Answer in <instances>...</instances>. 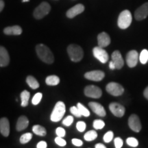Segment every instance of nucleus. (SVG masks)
<instances>
[{"mask_svg":"<svg viewBox=\"0 0 148 148\" xmlns=\"http://www.w3.org/2000/svg\"><path fill=\"white\" fill-rule=\"evenodd\" d=\"M36 51L38 58L42 62L47 64L53 63L54 56L49 47L43 44H38L36 46Z\"/></svg>","mask_w":148,"mask_h":148,"instance_id":"1","label":"nucleus"},{"mask_svg":"<svg viewBox=\"0 0 148 148\" xmlns=\"http://www.w3.org/2000/svg\"><path fill=\"white\" fill-rule=\"evenodd\" d=\"M67 53L69 58L73 62H79L84 56V51L82 48L76 44H71L68 46Z\"/></svg>","mask_w":148,"mask_h":148,"instance_id":"2","label":"nucleus"},{"mask_svg":"<svg viewBox=\"0 0 148 148\" xmlns=\"http://www.w3.org/2000/svg\"><path fill=\"white\" fill-rule=\"evenodd\" d=\"M65 104L63 101H59L56 103L54 108L51 114L50 119L53 122H58L62 119L65 114Z\"/></svg>","mask_w":148,"mask_h":148,"instance_id":"3","label":"nucleus"},{"mask_svg":"<svg viewBox=\"0 0 148 148\" xmlns=\"http://www.w3.org/2000/svg\"><path fill=\"white\" fill-rule=\"evenodd\" d=\"M132 21V14L128 10H125L119 14L117 21L118 26L122 29H127L131 25Z\"/></svg>","mask_w":148,"mask_h":148,"instance_id":"4","label":"nucleus"},{"mask_svg":"<svg viewBox=\"0 0 148 148\" xmlns=\"http://www.w3.org/2000/svg\"><path fill=\"white\" fill-rule=\"evenodd\" d=\"M51 6L47 2H42L40 4L35 8L34 11V16L36 19H40L44 16L47 15L50 12Z\"/></svg>","mask_w":148,"mask_h":148,"instance_id":"5","label":"nucleus"},{"mask_svg":"<svg viewBox=\"0 0 148 148\" xmlns=\"http://www.w3.org/2000/svg\"><path fill=\"white\" fill-rule=\"evenodd\" d=\"M106 91L112 96H120L124 92V88L120 84L116 82H110L106 85Z\"/></svg>","mask_w":148,"mask_h":148,"instance_id":"6","label":"nucleus"},{"mask_svg":"<svg viewBox=\"0 0 148 148\" xmlns=\"http://www.w3.org/2000/svg\"><path fill=\"white\" fill-rule=\"evenodd\" d=\"M84 92L86 97L95 98V99L100 98L101 95H102V91H101V88L95 86V85L86 86L84 88Z\"/></svg>","mask_w":148,"mask_h":148,"instance_id":"7","label":"nucleus"},{"mask_svg":"<svg viewBox=\"0 0 148 148\" xmlns=\"http://www.w3.org/2000/svg\"><path fill=\"white\" fill-rule=\"evenodd\" d=\"M92 53H93L94 57L97 58L101 63L104 64L106 62H108L109 58L108 54L106 52V51L103 49V47H99V46L95 47L92 49Z\"/></svg>","mask_w":148,"mask_h":148,"instance_id":"8","label":"nucleus"},{"mask_svg":"<svg viewBox=\"0 0 148 148\" xmlns=\"http://www.w3.org/2000/svg\"><path fill=\"white\" fill-rule=\"evenodd\" d=\"M148 16V2H145L135 10L134 18L137 21H142Z\"/></svg>","mask_w":148,"mask_h":148,"instance_id":"9","label":"nucleus"},{"mask_svg":"<svg viewBox=\"0 0 148 148\" xmlns=\"http://www.w3.org/2000/svg\"><path fill=\"white\" fill-rule=\"evenodd\" d=\"M128 125L130 128L135 132H139L141 130V123L136 114H133L129 117Z\"/></svg>","mask_w":148,"mask_h":148,"instance_id":"10","label":"nucleus"},{"mask_svg":"<svg viewBox=\"0 0 148 148\" xmlns=\"http://www.w3.org/2000/svg\"><path fill=\"white\" fill-rule=\"evenodd\" d=\"M109 109H110V112L114 116H117V117H121V116H123L124 115L125 112L124 106L116 102L110 103V105H109Z\"/></svg>","mask_w":148,"mask_h":148,"instance_id":"11","label":"nucleus"},{"mask_svg":"<svg viewBox=\"0 0 148 148\" xmlns=\"http://www.w3.org/2000/svg\"><path fill=\"white\" fill-rule=\"evenodd\" d=\"M85 78L89 79V80L95 81V82H99L102 80L103 77H105V73L102 71L99 70H95V71H91L86 72L84 74Z\"/></svg>","mask_w":148,"mask_h":148,"instance_id":"12","label":"nucleus"},{"mask_svg":"<svg viewBox=\"0 0 148 148\" xmlns=\"http://www.w3.org/2000/svg\"><path fill=\"white\" fill-rule=\"evenodd\" d=\"M139 58L138 53L136 50L130 51L126 55V63L127 66L130 68H133L136 66L138 60Z\"/></svg>","mask_w":148,"mask_h":148,"instance_id":"13","label":"nucleus"},{"mask_svg":"<svg viewBox=\"0 0 148 148\" xmlns=\"http://www.w3.org/2000/svg\"><path fill=\"white\" fill-rule=\"evenodd\" d=\"M88 106H89L90 108H91V110L93 111L96 114H97L98 116H101V117L106 116V110H105L103 106L102 105H101L100 103L91 101V102L88 103Z\"/></svg>","mask_w":148,"mask_h":148,"instance_id":"14","label":"nucleus"},{"mask_svg":"<svg viewBox=\"0 0 148 148\" xmlns=\"http://www.w3.org/2000/svg\"><path fill=\"white\" fill-rule=\"evenodd\" d=\"M111 58H112V61L115 64L116 69H121L124 65V60L122 58V56L119 51H114L112 53Z\"/></svg>","mask_w":148,"mask_h":148,"instance_id":"15","label":"nucleus"},{"mask_svg":"<svg viewBox=\"0 0 148 148\" xmlns=\"http://www.w3.org/2000/svg\"><path fill=\"white\" fill-rule=\"evenodd\" d=\"M84 5L79 3V4L75 5V6L72 7L69 10H68L66 12V16L69 18H74L75 16L78 15V14H81L82 12H84Z\"/></svg>","mask_w":148,"mask_h":148,"instance_id":"16","label":"nucleus"},{"mask_svg":"<svg viewBox=\"0 0 148 148\" xmlns=\"http://www.w3.org/2000/svg\"><path fill=\"white\" fill-rule=\"evenodd\" d=\"M0 132L5 137L8 136L10 134V123L6 117L0 119Z\"/></svg>","mask_w":148,"mask_h":148,"instance_id":"17","label":"nucleus"},{"mask_svg":"<svg viewBox=\"0 0 148 148\" xmlns=\"http://www.w3.org/2000/svg\"><path fill=\"white\" fill-rule=\"evenodd\" d=\"M98 46L101 47H105L110 44V36L106 32H101L97 36Z\"/></svg>","mask_w":148,"mask_h":148,"instance_id":"18","label":"nucleus"},{"mask_svg":"<svg viewBox=\"0 0 148 148\" xmlns=\"http://www.w3.org/2000/svg\"><path fill=\"white\" fill-rule=\"evenodd\" d=\"M10 62L8 51L3 46H0V66H6Z\"/></svg>","mask_w":148,"mask_h":148,"instance_id":"19","label":"nucleus"},{"mask_svg":"<svg viewBox=\"0 0 148 148\" xmlns=\"http://www.w3.org/2000/svg\"><path fill=\"white\" fill-rule=\"evenodd\" d=\"M29 125V120L27 116H21L18 118L16 122V129L17 131H22L27 128Z\"/></svg>","mask_w":148,"mask_h":148,"instance_id":"20","label":"nucleus"},{"mask_svg":"<svg viewBox=\"0 0 148 148\" xmlns=\"http://www.w3.org/2000/svg\"><path fill=\"white\" fill-rule=\"evenodd\" d=\"M3 33L6 35H20L22 33V28L19 25L7 27L3 29Z\"/></svg>","mask_w":148,"mask_h":148,"instance_id":"21","label":"nucleus"},{"mask_svg":"<svg viewBox=\"0 0 148 148\" xmlns=\"http://www.w3.org/2000/svg\"><path fill=\"white\" fill-rule=\"evenodd\" d=\"M21 99V106L22 107H26L28 105L29 97H30V93L29 92L26 90H24L21 92V95H20Z\"/></svg>","mask_w":148,"mask_h":148,"instance_id":"22","label":"nucleus"},{"mask_svg":"<svg viewBox=\"0 0 148 148\" xmlns=\"http://www.w3.org/2000/svg\"><path fill=\"white\" fill-rule=\"evenodd\" d=\"M45 82L49 86H56L60 83V78L57 75H49L46 77Z\"/></svg>","mask_w":148,"mask_h":148,"instance_id":"23","label":"nucleus"},{"mask_svg":"<svg viewBox=\"0 0 148 148\" xmlns=\"http://www.w3.org/2000/svg\"><path fill=\"white\" fill-rule=\"evenodd\" d=\"M26 82L29 87L32 89H36L39 87V83L36 80V79L32 75H29L27 77Z\"/></svg>","mask_w":148,"mask_h":148,"instance_id":"24","label":"nucleus"},{"mask_svg":"<svg viewBox=\"0 0 148 148\" xmlns=\"http://www.w3.org/2000/svg\"><path fill=\"white\" fill-rule=\"evenodd\" d=\"M32 131L35 134L38 135L40 136H45L47 134V131L46 129L43 126L40 125H35L32 127Z\"/></svg>","mask_w":148,"mask_h":148,"instance_id":"25","label":"nucleus"},{"mask_svg":"<svg viewBox=\"0 0 148 148\" xmlns=\"http://www.w3.org/2000/svg\"><path fill=\"white\" fill-rule=\"evenodd\" d=\"M97 137V133L95 130H90L84 134V138L86 141H92Z\"/></svg>","mask_w":148,"mask_h":148,"instance_id":"26","label":"nucleus"},{"mask_svg":"<svg viewBox=\"0 0 148 148\" xmlns=\"http://www.w3.org/2000/svg\"><path fill=\"white\" fill-rule=\"evenodd\" d=\"M77 107L78 108L79 112H80L81 114H82V116H86V117H87V116H90L89 110H88V109L84 106V105L82 104V103H77Z\"/></svg>","mask_w":148,"mask_h":148,"instance_id":"27","label":"nucleus"},{"mask_svg":"<svg viewBox=\"0 0 148 148\" xmlns=\"http://www.w3.org/2000/svg\"><path fill=\"white\" fill-rule=\"evenodd\" d=\"M139 60L143 64H145L148 61V51L147 49H143L139 56Z\"/></svg>","mask_w":148,"mask_h":148,"instance_id":"28","label":"nucleus"},{"mask_svg":"<svg viewBox=\"0 0 148 148\" xmlns=\"http://www.w3.org/2000/svg\"><path fill=\"white\" fill-rule=\"evenodd\" d=\"M32 134L31 133H25V134H23L21 135V136L20 137V143L21 144H25L32 139Z\"/></svg>","mask_w":148,"mask_h":148,"instance_id":"29","label":"nucleus"},{"mask_svg":"<svg viewBox=\"0 0 148 148\" xmlns=\"http://www.w3.org/2000/svg\"><path fill=\"white\" fill-rule=\"evenodd\" d=\"M92 125H93V127L95 129L101 130L105 126V123H104V121H102V120H101V119H96L93 121Z\"/></svg>","mask_w":148,"mask_h":148,"instance_id":"30","label":"nucleus"},{"mask_svg":"<svg viewBox=\"0 0 148 148\" xmlns=\"http://www.w3.org/2000/svg\"><path fill=\"white\" fill-rule=\"evenodd\" d=\"M126 143L129 146H130V147H136L138 145V140L134 137L127 138L126 140Z\"/></svg>","mask_w":148,"mask_h":148,"instance_id":"31","label":"nucleus"},{"mask_svg":"<svg viewBox=\"0 0 148 148\" xmlns=\"http://www.w3.org/2000/svg\"><path fill=\"white\" fill-rule=\"evenodd\" d=\"M42 94L41 92H37L34 95L32 99V103L33 105H37L40 103V100L42 99Z\"/></svg>","mask_w":148,"mask_h":148,"instance_id":"32","label":"nucleus"},{"mask_svg":"<svg viewBox=\"0 0 148 148\" xmlns=\"http://www.w3.org/2000/svg\"><path fill=\"white\" fill-rule=\"evenodd\" d=\"M113 132H112V131H108V132H106V134H104V136H103V141H104L105 143H110L111 140H112V138H113Z\"/></svg>","mask_w":148,"mask_h":148,"instance_id":"33","label":"nucleus"},{"mask_svg":"<svg viewBox=\"0 0 148 148\" xmlns=\"http://www.w3.org/2000/svg\"><path fill=\"white\" fill-rule=\"evenodd\" d=\"M70 112H71L73 115L76 116V117H80V116H82V114H81L80 112H79V109L77 106L71 107V108H70Z\"/></svg>","mask_w":148,"mask_h":148,"instance_id":"34","label":"nucleus"},{"mask_svg":"<svg viewBox=\"0 0 148 148\" xmlns=\"http://www.w3.org/2000/svg\"><path fill=\"white\" fill-rule=\"evenodd\" d=\"M86 125L84 121H78L76 123V128L77 129V130H78L79 132H84L85 129H86Z\"/></svg>","mask_w":148,"mask_h":148,"instance_id":"35","label":"nucleus"},{"mask_svg":"<svg viewBox=\"0 0 148 148\" xmlns=\"http://www.w3.org/2000/svg\"><path fill=\"white\" fill-rule=\"evenodd\" d=\"M73 122V117L72 116H67L62 121V124L66 125V126H70Z\"/></svg>","mask_w":148,"mask_h":148,"instance_id":"36","label":"nucleus"},{"mask_svg":"<svg viewBox=\"0 0 148 148\" xmlns=\"http://www.w3.org/2000/svg\"><path fill=\"white\" fill-rule=\"evenodd\" d=\"M55 142L57 145L62 146V147L65 146L66 144V140L63 139V137H60V136H57V137L55 138Z\"/></svg>","mask_w":148,"mask_h":148,"instance_id":"37","label":"nucleus"},{"mask_svg":"<svg viewBox=\"0 0 148 148\" xmlns=\"http://www.w3.org/2000/svg\"><path fill=\"white\" fill-rule=\"evenodd\" d=\"M114 147L116 148H121L123 146V140L121 139L120 137H116L114 138Z\"/></svg>","mask_w":148,"mask_h":148,"instance_id":"38","label":"nucleus"},{"mask_svg":"<svg viewBox=\"0 0 148 148\" xmlns=\"http://www.w3.org/2000/svg\"><path fill=\"white\" fill-rule=\"evenodd\" d=\"M56 133L57 136H60V137H64L66 134V132L64 129L61 127H57L56 130Z\"/></svg>","mask_w":148,"mask_h":148,"instance_id":"39","label":"nucleus"},{"mask_svg":"<svg viewBox=\"0 0 148 148\" xmlns=\"http://www.w3.org/2000/svg\"><path fill=\"white\" fill-rule=\"evenodd\" d=\"M72 143H73L74 145L77 146V147H79V146H82L83 145V142L82 140L77 139V138H73V139H72Z\"/></svg>","mask_w":148,"mask_h":148,"instance_id":"40","label":"nucleus"},{"mask_svg":"<svg viewBox=\"0 0 148 148\" xmlns=\"http://www.w3.org/2000/svg\"><path fill=\"white\" fill-rule=\"evenodd\" d=\"M47 147V144L45 141H40L36 145L37 148H46Z\"/></svg>","mask_w":148,"mask_h":148,"instance_id":"41","label":"nucleus"},{"mask_svg":"<svg viewBox=\"0 0 148 148\" xmlns=\"http://www.w3.org/2000/svg\"><path fill=\"white\" fill-rule=\"evenodd\" d=\"M109 68H110V69L113 70L114 69H116V66H115V64L112 61H110V63H109Z\"/></svg>","mask_w":148,"mask_h":148,"instance_id":"42","label":"nucleus"},{"mask_svg":"<svg viewBox=\"0 0 148 148\" xmlns=\"http://www.w3.org/2000/svg\"><path fill=\"white\" fill-rule=\"evenodd\" d=\"M4 5H5L4 1H3V0H0V12L3 10V8H4Z\"/></svg>","mask_w":148,"mask_h":148,"instance_id":"43","label":"nucleus"},{"mask_svg":"<svg viewBox=\"0 0 148 148\" xmlns=\"http://www.w3.org/2000/svg\"><path fill=\"white\" fill-rule=\"evenodd\" d=\"M143 95H144V97H145L147 99H148V86L147 87H146L145 89L144 90Z\"/></svg>","mask_w":148,"mask_h":148,"instance_id":"44","label":"nucleus"},{"mask_svg":"<svg viewBox=\"0 0 148 148\" xmlns=\"http://www.w3.org/2000/svg\"><path fill=\"white\" fill-rule=\"evenodd\" d=\"M95 148H106V146L101 143H97L95 145Z\"/></svg>","mask_w":148,"mask_h":148,"instance_id":"45","label":"nucleus"},{"mask_svg":"<svg viewBox=\"0 0 148 148\" xmlns=\"http://www.w3.org/2000/svg\"><path fill=\"white\" fill-rule=\"evenodd\" d=\"M29 0H22V2H27Z\"/></svg>","mask_w":148,"mask_h":148,"instance_id":"46","label":"nucleus"}]
</instances>
